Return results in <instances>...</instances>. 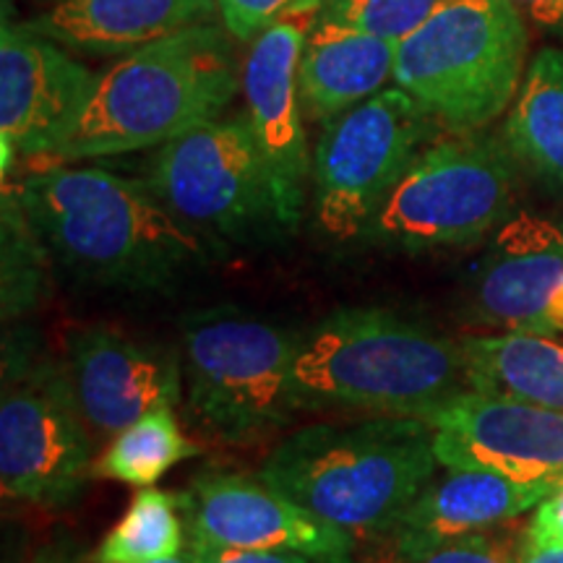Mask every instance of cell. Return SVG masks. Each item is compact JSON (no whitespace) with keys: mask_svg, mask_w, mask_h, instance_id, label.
I'll list each match as a JSON object with an SVG mask.
<instances>
[{"mask_svg":"<svg viewBox=\"0 0 563 563\" xmlns=\"http://www.w3.org/2000/svg\"><path fill=\"white\" fill-rule=\"evenodd\" d=\"M13 196L45 251L91 285L162 290L207 256L199 232L146 183L100 167L45 165Z\"/></svg>","mask_w":563,"mask_h":563,"instance_id":"obj_1","label":"cell"},{"mask_svg":"<svg viewBox=\"0 0 563 563\" xmlns=\"http://www.w3.org/2000/svg\"><path fill=\"white\" fill-rule=\"evenodd\" d=\"M439 464L426 420L382 415L300 428L266 456L258 477L352 538H391Z\"/></svg>","mask_w":563,"mask_h":563,"instance_id":"obj_2","label":"cell"},{"mask_svg":"<svg viewBox=\"0 0 563 563\" xmlns=\"http://www.w3.org/2000/svg\"><path fill=\"white\" fill-rule=\"evenodd\" d=\"M232 42L224 26L201 24L121 55L97 74L53 162L150 150L220 118L241 89Z\"/></svg>","mask_w":563,"mask_h":563,"instance_id":"obj_3","label":"cell"},{"mask_svg":"<svg viewBox=\"0 0 563 563\" xmlns=\"http://www.w3.org/2000/svg\"><path fill=\"white\" fill-rule=\"evenodd\" d=\"M302 407L422 418L470 389L462 342L384 308H347L300 336Z\"/></svg>","mask_w":563,"mask_h":563,"instance_id":"obj_4","label":"cell"},{"mask_svg":"<svg viewBox=\"0 0 563 563\" xmlns=\"http://www.w3.org/2000/svg\"><path fill=\"white\" fill-rule=\"evenodd\" d=\"M530 26L511 0H449L397 45L394 84L449 131L511 108L530 66Z\"/></svg>","mask_w":563,"mask_h":563,"instance_id":"obj_5","label":"cell"},{"mask_svg":"<svg viewBox=\"0 0 563 563\" xmlns=\"http://www.w3.org/2000/svg\"><path fill=\"white\" fill-rule=\"evenodd\" d=\"M300 336L235 308L183 321V382L196 420L222 441H251L300 410L295 355Z\"/></svg>","mask_w":563,"mask_h":563,"instance_id":"obj_6","label":"cell"},{"mask_svg":"<svg viewBox=\"0 0 563 563\" xmlns=\"http://www.w3.org/2000/svg\"><path fill=\"white\" fill-rule=\"evenodd\" d=\"M519 162L504 139L464 131L426 146L365 230L399 251L470 245L511 217Z\"/></svg>","mask_w":563,"mask_h":563,"instance_id":"obj_7","label":"cell"},{"mask_svg":"<svg viewBox=\"0 0 563 563\" xmlns=\"http://www.w3.org/2000/svg\"><path fill=\"white\" fill-rule=\"evenodd\" d=\"M433 118L405 89H382L329 121L313 152L316 224L336 243L363 235L415 157Z\"/></svg>","mask_w":563,"mask_h":563,"instance_id":"obj_8","label":"cell"},{"mask_svg":"<svg viewBox=\"0 0 563 563\" xmlns=\"http://www.w3.org/2000/svg\"><path fill=\"white\" fill-rule=\"evenodd\" d=\"M146 186L199 235L245 241L279 222L272 175L249 118H214L159 146Z\"/></svg>","mask_w":563,"mask_h":563,"instance_id":"obj_9","label":"cell"},{"mask_svg":"<svg viewBox=\"0 0 563 563\" xmlns=\"http://www.w3.org/2000/svg\"><path fill=\"white\" fill-rule=\"evenodd\" d=\"M95 435L63 365L13 373L0 405V485L11 501L58 509L95 475Z\"/></svg>","mask_w":563,"mask_h":563,"instance_id":"obj_10","label":"cell"},{"mask_svg":"<svg viewBox=\"0 0 563 563\" xmlns=\"http://www.w3.org/2000/svg\"><path fill=\"white\" fill-rule=\"evenodd\" d=\"M188 545L238 551H292L329 561L352 553L355 538L323 522L287 493L238 473L196 475L178 496Z\"/></svg>","mask_w":563,"mask_h":563,"instance_id":"obj_11","label":"cell"},{"mask_svg":"<svg viewBox=\"0 0 563 563\" xmlns=\"http://www.w3.org/2000/svg\"><path fill=\"white\" fill-rule=\"evenodd\" d=\"M97 74L21 24L0 34V144L3 178L19 159H53L87 108Z\"/></svg>","mask_w":563,"mask_h":563,"instance_id":"obj_12","label":"cell"},{"mask_svg":"<svg viewBox=\"0 0 563 563\" xmlns=\"http://www.w3.org/2000/svg\"><path fill=\"white\" fill-rule=\"evenodd\" d=\"M446 470H488L525 483L563 481V412L475 389L422 415Z\"/></svg>","mask_w":563,"mask_h":563,"instance_id":"obj_13","label":"cell"},{"mask_svg":"<svg viewBox=\"0 0 563 563\" xmlns=\"http://www.w3.org/2000/svg\"><path fill=\"white\" fill-rule=\"evenodd\" d=\"M313 13L290 16L251 42L241 68V89L253 136L269 167L282 228H295L313 165L302 129L300 55Z\"/></svg>","mask_w":563,"mask_h":563,"instance_id":"obj_14","label":"cell"},{"mask_svg":"<svg viewBox=\"0 0 563 563\" xmlns=\"http://www.w3.org/2000/svg\"><path fill=\"white\" fill-rule=\"evenodd\" d=\"M66 378L95 441L112 439L144 415L183 397V363L173 352L112 327H87L66 344Z\"/></svg>","mask_w":563,"mask_h":563,"instance_id":"obj_15","label":"cell"},{"mask_svg":"<svg viewBox=\"0 0 563 563\" xmlns=\"http://www.w3.org/2000/svg\"><path fill=\"white\" fill-rule=\"evenodd\" d=\"M475 311L501 332L563 340V228L509 217L477 264Z\"/></svg>","mask_w":563,"mask_h":563,"instance_id":"obj_16","label":"cell"},{"mask_svg":"<svg viewBox=\"0 0 563 563\" xmlns=\"http://www.w3.org/2000/svg\"><path fill=\"white\" fill-rule=\"evenodd\" d=\"M217 21V0H51L21 26L66 51L129 55L175 32Z\"/></svg>","mask_w":563,"mask_h":563,"instance_id":"obj_17","label":"cell"},{"mask_svg":"<svg viewBox=\"0 0 563 563\" xmlns=\"http://www.w3.org/2000/svg\"><path fill=\"white\" fill-rule=\"evenodd\" d=\"M555 483H525L488 470H446L415 498L391 532L394 551L514 525L538 509Z\"/></svg>","mask_w":563,"mask_h":563,"instance_id":"obj_18","label":"cell"},{"mask_svg":"<svg viewBox=\"0 0 563 563\" xmlns=\"http://www.w3.org/2000/svg\"><path fill=\"white\" fill-rule=\"evenodd\" d=\"M397 45L347 21L319 16L300 55L302 108L332 121L378 95L394 79Z\"/></svg>","mask_w":563,"mask_h":563,"instance_id":"obj_19","label":"cell"},{"mask_svg":"<svg viewBox=\"0 0 563 563\" xmlns=\"http://www.w3.org/2000/svg\"><path fill=\"white\" fill-rule=\"evenodd\" d=\"M470 389L563 412V340L483 334L462 340Z\"/></svg>","mask_w":563,"mask_h":563,"instance_id":"obj_20","label":"cell"},{"mask_svg":"<svg viewBox=\"0 0 563 563\" xmlns=\"http://www.w3.org/2000/svg\"><path fill=\"white\" fill-rule=\"evenodd\" d=\"M501 139L519 167L563 199V47L532 55Z\"/></svg>","mask_w":563,"mask_h":563,"instance_id":"obj_21","label":"cell"},{"mask_svg":"<svg viewBox=\"0 0 563 563\" xmlns=\"http://www.w3.org/2000/svg\"><path fill=\"white\" fill-rule=\"evenodd\" d=\"M199 452L201 446L180 431L173 407H162L112 435L108 449L95 462V475L133 488H150L170 473L175 464L191 460Z\"/></svg>","mask_w":563,"mask_h":563,"instance_id":"obj_22","label":"cell"},{"mask_svg":"<svg viewBox=\"0 0 563 563\" xmlns=\"http://www.w3.org/2000/svg\"><path fill=\"white\" fill-rule=\"evenodd\" d=\"M188 545L180 501L159 488H141L129 509L97 545L91 563H154L180 555Z\"/></svg>","mask_w":563,"mask_h":563,"instance_id":"obj_23","label":"cell"},{"mask_svg":"<svg viewBox=\"0 0 563 563\" xmlns=\"http://www.w3.org/2000/svg\"><path fill=\"white\" fill-rule=\"evenodd\" d=\"M449 0H323L321 16L347 21L399 45Z\"/></svg>","mask_w":563,"mask_h":563,"instance_id":"obj_24","label":"cell"},{"mask_svg":"<svg viewBox=\"0 0 563 563\" xmlns=\"http://www.w3.org/2000/svg\"><path fill=\"white\" fill-rule=\"evenodd\" d=\"M525 532L511 525L488 532L462 534L433 545L394 551L391 563H517Z\"/></svg>","mask_w":563,"mask_h":563,"instance_id":"obj_25","label":"cell"},{"mask_svg":"<svg viewBox=\"0 0 563 563\" xmlns=\"http://www.w3.org/2000/svg\"><path fill=\"white\" fill-rule=\"evenodd\" d=\"M323 0H217L220 21L235 42H253L258 34L290 16L321 9Z\"/></svg>","mask_w":563,"mask_h":563,"instance_id":"obj_26","label":"cell"},{"mask_svg":"<svg viewBox=\"0 0 563 563\" xmlns=\"http://www.w3.org/2000/svg\"><path fill=\"white\" fill-rule=\"evenodd\" d=\"M525 543L538 548H563V481L534 509L525 530Z\"/></svg>","mask_w":563,"mask_h":563,"instance_id":"obj_27","label":"cell"},{"mask_svg":"<svg viewBox=\"0 0 563 563\" xmlns=\"http://www.w3.org/2000/svg\"><path fill=\"white\" fill-rule=\"evenodd\" d=\"M186 553L196 563H321L311 555L292 551H238V548L186 545Z\"/></svg>","mask_w":563,"mask_h":563,"instance_id":"obj_28","label":"cell"},{"mask_svg":"<svg viewBox=\"0 0 563 563\" xmlns=\"http://www.w3.org/2000/svg\"><path fill=\"white\" fill-rule=\"evenodd\" d=\"M527 26L563 42V0H511Z\"/></svg>","mask_w":563,"mask_h":563,"instance_id":"obj_29","label":"cell"},{"mask_svg":"<svg viewBox=\"0 0 563 563\" xmlns=\"http://www.w3.org/2000/svg\"><path fill=\"white\" fill-rule=\"evenodd\" d=\"M24 563H91L79 543L70 538H53L40 545Z\"/></svg>","mask_w":563,"mask_h":563,"instance_id":"obj_30","label":"cell"},{"mask_svg":"<svg viewBox=\"0 0 563 563\" xmlns=\"http://www.w3.org/2000/svg\"><path fill=\"white\" fill-rule=\"evenodd\" d=\"M517 563H563V548H538L527 545L522 540V551H519Z\"/></svg>","mask_w":563,"mask_h":563,"instance_id":"obj_31","label":"cell"},{"mask_svg":"<svg viewBox=\"0 0 563 563\" xmlns=\"http://www.w3.org/2000/svg\"><path fill=\"white\" fill-rule=\"evenodd\" d=\"M154 563H196V561L186 551H183L180 555H173V559H162V561H154Z\"/></svg>","mask_w":563,"mask_h":563,"instance_id":"obj_32","label":"cell"},{"mask_svg":"<svg viewBox=\"0 0 563 563\" xmlns=\"http://www.w3.org/2000/svg\"><path fill=\"white\" fill-rule=\"evenodd\" d=\"M323 563H363V561L352 559V553H347V555H336V559H329V561H323Z\"/></svg>","mask_w":563,"mask_h":563,"instance_id":"obj_33","label":"cell"},{"mask_svg":"<svg viewBox=\"0 0 563 563\" xmlns=\"http://www.w3.org/2000/svg\"><path fill=\"white\" fill-rule=\"evenodd\" d=\"M561 228H563V224H561Z\"/></svg>","mask_w":563,"mask_h":563,"instance_id":"obj_34","label":"cell"}]
</instances>
